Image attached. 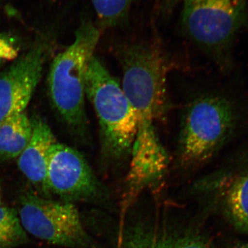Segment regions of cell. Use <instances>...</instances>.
<instances>
[{"label": "cell", "mask_w": 248, "mask_h": 248, "mask_svg": "<svg viewBox=\"0 0 248 248\" xmlns=\"http://www.w3.org/2000/svg\"><path fill=\"white\" fill-rule=\"evenodd\" d=\"M115 56L122 68L121 85L137 120L126 180L135 188H153L164 182L170 161L156 128L167 110L168 62L155 42L125 44L116 49Z\"/></svg>", "instance_id": "1"}, {"label": "cell", "mask_w": 248, "mask_h": 248, "mask_svg": "<svg viewBox=\"0 0 248 248\" xmlns=\"http://www.w3.org/2000/svg\"><path fill=\"white\" fill-rule=\"evenodd\" d=\"M241 120L237 104L215 91H203L185 104L176 147V163L193 171L208 163L236 133Z\"/></svg>", "instance_id": "2"}, {"label": "cell", "mask_w": 248, "mask_h": 248, "mask_svg": "<svg viewBox=\"0 0 248 248\" xmlns=\"http://www.w3.org/2000/svg\"><path fill=\"white\" fill-rule=\"evenodd\" d=\"M86 96L99 124L103 169L122 167L131 156L137 134L136 117L122 85L94 55L86 76Z\"/></svg>", "instance_id": "3"}, {"label": "cell", "mask_w": 248, "mask_h": 248, "mask_svg": "<svg viewBox=\"0 0 248 248\" xmlns=\"http://www.w3.org/2000/svg\"><path fill=\"white\" fill-rule=\"evenodd\" d=\"M99 38L100 31L93 22H83L73 43L54 59L49 73V91L54 107L82 141L89 140L85 106L86 76Z\"/></svg>", "instance_id": "4"}, {"label": "cell", "mask_w": 248, "mask_h": 248, "mask_svg": "<svg viewBox=\"0 0 248 248\" xmlns=\"http://www.w3.org/2000/svg\"><path fill=\"white\" fill-rule=\"evenodd\" d=\"M183 30L223 71L234 64L233 48L248 27V0H182Z\"/></svg>", "instance_id": "5"}, {"label": "cell", "mask_w": 248, "mask_h": 248, "mask_svg": "<svg viewBox=\"0 0 248 248\" xmlns=\"http://www.w3.org/2000/svg\"><path fill=\"white\" fill-rule=\"evenodd\" d=\"M24 229L48 244L68 248H102L85 229L74 203L24 194L17 210Z\"/></svg>", "instance_id": "6"}, {"label": "cell", "mask_w": 248, "mask_h": 248, "mask_svg": "<svg viewBox=\"0 0 248 248\" xmlns=\"http://www.w3.org/2000/svg\"><path fill=\"white\" fill-rule=\"evenodd\" d=\"M48 193L63 202H86L111 209L110 192L96 177L84 155L75 148L55 143L49 153L46 172Z\"/></svg>", "instance_id": "7"}, {"label": "cell", "mask_w": 248, "mask_h": 248, "mask_svg": "<svg viewBox=\"0 0 248 248\" xmlns=\"http://www.w3.org/2000/svg\"><path fill=\"white\" fill-rule=\"evenodd\" d=\"M117 248H215L195 227L166 217H135L120 222Z\"/></svg>", "instance_id": "8"}, {"label": "cell", "mask_w": 248, "mask_h": 248, "mask_svg": "<svg viewBox=\"0 0 248 248\" xmlns=\"http://www.w3.org/2000/svg\"><path fill=\"white\" fill-rule=\"evenodd\" d=\"M46 53L37 46L0 74V124L24 112L42 77Z\"/></svg>", "instance_id": "9"}, {"label": "cell", "mask_w": 248, "mask_h": 248, "mask_svg": "<svg viewBox=\"0 0 248 248\" xmlns=\"http://www.w3.org/2000/svg\"><path fill=\"white\" fill-rule=\"evenodd\" d=\"M222 191L221 208L236 231L248 234V160L213 177Z\"/></svg>", "instance_id": "10"}, {"label": "cell", "mask_w": 248, "mask_h": 248, "mask_svg": "<svg viewBox=\"0 0 248 248\" xmlns=\"http://www.w3.org/2000/svg\"><path fill=\"white\" fill-rule=\"evenodd\" d=\"M31 122L32 135L18 157V167L29 182L47 195L46 180L49 153L56 141L51 128L45 121L36 117Z\"/></svg>", "instance_id": "11"}, {"label": "cell", "mask_w": 248, "mask_h": 248, "mask_svg": "<svg viewBox=\"0 0 248 248\" xmlns=\"http://www.w3.org/2000/svg\"><path fill=\"white\" fill-rule=\"evenodd\" d=\"M32 135V122L25 112L0 124V161L18 158Z\"/></svg>", "instance_id": "12"}, {"label": "cell", "mask_w": 248, "mask_h": 248, "mask_svg": "<svg viewBox=\"0 0 248 248\" xmlns=\"http://www.w3.org/2000/svg\"><path fill=\"white\" fill-rule=\"evenodd\" d=\"M27 241L17 210L0 203V248H14Z\"/></svg>", "instance_id": "13"}, {"label": "cell", "mask_w": 248, "mask_h": 248, "mask_svg": "<svg viewBox=\"0 0 248 248\" xmlns=\"http://www.w3.org/2000/svg\"><path fill=\"white\" fill-rule=\"evenodd\" d=\"M133 0H92L94 11L106 28L115 27L126 17Z\"/></svg>", "instance_id": "14"}, {"label": "cell", "mask_w": 248, "mask_h": 248, "mask_svg": "<svg viewBox=\"0 0 248 248\" xmlns=\"http://www.w3.org/2000/svg\"><path fill=\"white\" fill-rule=\"evenodd\" d=\"M18 55L19 48L14 41L6 36L0 35V66L16 60Z\"/></svg>", "instance_id": "15"}, {"label": "cell", "mask_w": 248, "mask_h": 248, "mask_svg": "<svg viewBox=\"0 0 248 248\" xmlns=\"http://www.w3.org/2000/svg\"><path fill=\"white\" fill-rule=\"evenodd\" d=\"M234 248H248V243L247 244H240L235 246Z\"/></svg>", "instance_id": "16"}, {"label": "cell", "mask_w": 248, "mask_h": 248, "mask_svg": "<svg viewBox=\"0 0 248 248\" xmlns=\"http://www.w3.org/2000/svg\"><path fill=\"white\" fill-rule=\"evenodd\" d=\"M0 203H1V186L0 184Z\"/></svg>", "instance_id": "17"}, {"label": "cell", "mask_w": 248, "mask_h": 248, "mask_svg": "<svg viewBox=\"0 0 248 248\" xmlns=\"http://www.w3.org/2000/svg\"><path fill=\"white\" fill-rule=\"evenodd\" d=\"M175 1V0H169V1H168V2L171 3V2H172V1ZM177 1H179V0H177Z\"/></svg>", "instance_id": "18"}]
</instances>
